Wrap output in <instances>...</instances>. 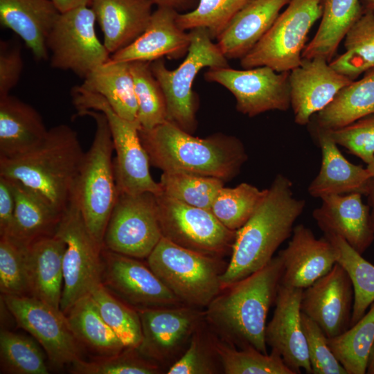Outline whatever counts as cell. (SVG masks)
Returning <instances> with one entry per match:
<instances>
[{
  "label": "cell",
  "mask_w": 374,
  "mask_h": 374,
  "mask_svg": "<svg viewBox=\"0 0 374 374\" xmlns=\"http://www.w3.org/2000/svg\"><path fill=\"white\" fill-rule=\"evenodd\" d=\"M100 316L125 348H138L142 339L138 311L108 290L103 283L90 292Z\"/></svg>",
  "instance_id": "cell-39"
},
{
  "label": "cell",
  "mask_w": 374,
  "mask_h": 374,
  "mask_svg": "<svg viewBox=\"0 0 374 374\" xmlns=\"http://www.w3.org/2000/svg\"><path fill=\"white\" fill-rule=\"evenodd\" d=\"M303 289L279 285L273 317L265 328V341L276 350L295 374H312L308 345L301 323Z\"/></svg>",
  "instance_id": "cell-19"
},
{
  "label": "cell",
  "mask_w": 374,
  "mask_h": 374,
  "mask_svg": "<svg viewBox=\"0 0 374 374\" xmlns=\"http://www.w3.org/2000/svg\"><path fill=\"white\" fill-rule=\"evenodd\" d=\"M163 237L186 249L222 258L231 253L236 231L225 227L210 209L155 195Z\"/></svg>",
  "instance_id": "cell-12"
},
{
  "label": "cell",
  "mask_w": 374,
  "mask_h": 374,
  "mask_svg": "<svg viewBox=\"0 0 374 374\" xmlns=\"http://www.w3.org/2000/svg\"><path fill=\"white\" fill-rule=\"evenodd\" d=\"M162 237L155 195L118 193L103 247L138 259L147 258Z\"/></svg>",
  "instance_id": "cell-13"
},
{
  "label": "cell",
  "mask_w": 374,
  "mask_h": 374,
  "mask_svg": "<svg viewBox=\"0 0 374 374\" xmlns=\"http://www.w3.org/2000/svg\"><path fill=\"white\" fill-rule=\"evenodd\" d=\"M290 0H251L231 19L216 43L227 59L246 55L271 28Z\"/></svg>",
  "instance_id": "cell-27"
},
{
  "label": "cell",
  "mask_w": 374,
  "mask_h": 374,
  "mask_svg": "<svg viewBox=\"0 0 374 374\" xmlns=\"http://www.w3.org/2000/svg\"><path fill=\"white\" fill-rule=\"evenodd\" d=\"M327 341L347 374H365L374 344V302L369 310L344 332Z\"/></svg>",
  "instance_id": "cell-35"
},
{
  "label": "cell",
  "mask_w": 374,
  "mask_h": 374,
  "mask_svg": "<svg viewBox=\"0 0 374 374\" xmlns=\"http://www.w3.org/2000/svg\"><path fill=\"white\" fill-rule=\"evenodd\" d=\"M71 365L73 373L78 374H158L165 371L142 355L137 348H125L116 355L91 362L79 359Z\"/></svg>",
  "instance_id": "cell-47"
},
{
  "label": "cell",
  "mask_w": 374,
  "mask_h": 374,
  "mask_svg": "<svg viewBox=\"0 0 374 374\" xmlns=\"http://www.w3.org/2000/svg\"><path fill=\"white\" fill-rule=\"evenodd\" d=\"M21 46L18 44L0 42V98L10 94L18 84L23 71Z\"/></svg>",
  "instance_id": "cell-50"
},
{
  "label": "cell",
  "mask_w": 374,
  "mask_h": 374,
  "mask_svg": "<svg viewBox=\"0 0 374 374\" xmlns=\"http://www.w3.org/2000/svg\"><path fill=\"white\" fill-rule=\"evenodd\" d=\"M329 132L338 145L345 148L366 164L371 161L374 155V114Z\"/></svg>",
  "instance_id": "cell-49"
},
{
  "label": "cell",
  "mask_w": 374,
  "mask_h": 374,
  "mask_svg": "<svg viewBox=\"0 0 374 374\" xmlns=\"http://www.w3.org/2000/svg\"><path fill=\"white\" fill-rule=\"evenodd\" d=\"M65 242L60 310L65 314L79 299L102 283L103 246L92 237L73 200L63 212L55 233Z\"/></svg>",
  "instance_id": "cell-10"
},
{
  "label": "cell",
  "mask_w": 374,
  "mask_h": 374,
  "mask_svg": "<svg viewBox=\"0 0 374 374\" xmlns=\"http://www.w3.org/2000/svg\"><path fill=\"white\" fill-rule=\"evenodd\" d=\"M9 179L15 199V218L10 236L29 247L35 241L55 235L63 213L37 192Z\"/></svg>",
  "instance_id": "cell-30"
},
{
  "label": "cell",
  "mask_w": 374,
  "mask_h": 374,
  "mask_svg": "<svg viewBox=\"0 0 374 374\" xmlns=\"http://www.w3.org/2000/svg\"><path fill=\"white\" fill-rule=\"evenodd\" d=\"M366 169L368 172H369L371 177H374V155L371 159V161L366 164Z\"/></svg>",
  "instance_id": "cell-56"
},
{
  "label": "cell",
  "mask_w": 374,
  "mask_h": 374,
  "mask_svg": "<svg viewBox=\"0 0 374 374\" xmlns=\"http://www.w3.org/2000/svg\"><path fill=\"white\" fill-rule=\"evenodd\" d=\"M344 38L345 52L330 64L339 73L355 80L374 68V13L364 10Z\"/></svg>",
  "instance_id": "cell-37"
},
{
  "label": "cell",
  "mask_w": 374,
  "mask_h": 374,
  "mask_svg": "<svg viewBox=\"0 0 374 374\" xmlns=\"http://www.w3.org/2000/svg\"><path fill=\"white\" fill-rule=\"evenodd\" d=\"M151 0H91L110 55L134 42L147 28L153 12Z\"/></svg>",
  "instance_id": "cell-25"
},
{
  "label": "cell",
  "mask_w": 374,
  "mask_h": 374,
  "mask_svg": "<svg viewBox=\"0 0 374 374\" xmlns=\"http://www.w3.org/2000/svg\"><path fill=\"white\" fill-rule=\"evenodd\" d=\"M27 336L3 330L0 332L1 373L48 374V368L39 346Z\"/></svg>",
  "instance_id": "cell-43"
},
{
  "label": "cell",
  "mask_w": 374,
  "mask_h": 374,
  "mask_svg": "<svg viewBox=\"0 0 374 374\" xmlns=\"http://www.w3.org/2000/svg\"><path fill=\"white\" fill-rule=\"evenodd\" d=\"M96 123L92 143L84 152L75 181L72 199L79 208L87 229L100 245L118 195L112 154L114 151L108 122L100 112H78Z\"/></svg>",
  "instance_id": "cell-5"
},
{
  "label": "cell",
  "mask_w": 374,
  "mask_h": 374,
  "mask_svg": "<svg viewBox=\"0 0 374 374\" xmlns=\"http://www.w3.org/2000/svg\"><path fill=\"white\" fill-rule=\"evenodd\" d=\"M267 191V188L260 190L247 183H242L234 188L223 186L210 210L225 227L237 231L250 218Z\"/></svg>",
  "instance_id": "cell-42"
},
{
  "label": "cell",
  "mask_w": 374,
  "mask_h": 374,
  "mask_svg": "<svg viewBox=\"0 0 374 374\" xmlns=\"http://www.w3.org/2000/svg\"><path fill=\"white\" fill-rule=\"evenodd\" d=\"M283 271L277 255L259 270L224 288L206 307L205 321L222 341L267 354L266 321Z\"/></svg>",
  "instance_id": "cell-1"
},
{
  "label": "cell",
  "mask_w": 374,
  "mask_h": 374,
  "mask_svg": "<svg viewBox=\"0 0 374 374\" xmlns=\"http://www.w3.org/2000/svg\"><path fill=\"white\" fill-rule=\"evenodd\" d=\"M314 136L321 151V164L316 177L308 187L315 198L352 193L366 194L372 178L366 168L348 161L328 130L314 127Z\"/></svg>",
  "instance_id": "cell-24"
},
{
  "label": "cell",
  "mask_w": 374,
  "mask_h": 374,
  "mask_svg": "<svg viewBox=\"0 0 374 374\" xmlns=\"http://www.w3.org/2000/svg\"><path fill=\"white\" fill-rule=\"evenodd\" d=\"M157 7H166L179 10L191 8L196 0H151Z\"/></svg>",
  "instance_id": "cell-52"
},
{
  "label": "cell",
  "mask_w": 374,
  "mask_h": 374,
  "mask_svg": "<svg viewBox=\"0 0 374 374\" xmlns=\"http://www.w3.org/2000/svg\"><path fill=\"white\" fill-rule=\"evenodd\" d=\"M84 154L77 132L58 125L33 150L0 159V176L21 182L63 213L72 199Z\"/></svg>",
  "instance_id": "cell-4"
},
{
  "label": "cell",
  "mask_w": 374,
  "mask_h": 374,
  "mask_svg": "<svg viewBox=\"0 0 374 374\" xmlns=\"http://www.w3.org/2000/svg\"><path fill=\"white\" fill-rule=\"evenodd\" d=\"M362 196L352 193L324 197L312 216L324 234L340 236L362 255L372 244L374 232L370 206L363 202Z\"/></svg>",
  "instance_id": "cell-22"
},
{
  "label": "cell",
  "mask_w": 374,
  "mask_h": 374,
  "mask_svg": "<svg viewBox=\"0 0 374 374\" xmlns=\"http://www.w3.org/2000/svg\"><path fill=\"white\" fill-rule=\"evenodd\" d=\"M146 259L151 270L184 305L206 308L222 290L221 276L228 263L221 257L186 249L162 237Z\"/></svg>",
  "instance_id": "cell-6"
},
{
  "label": "cell",
  "mask_w": 374,
  "mask_h": 374,
  "mask_svg": "<svg viewBox=\"0 0 374 374\" xmlns=\"http://www.w3.org/2000/svg\"><path fill=\"white\" fill-rule=\"evenodd\" d=\"M222 179L186 172H163L160 181L162 194L192 206L210 209Z\"/></svg>",
  "instance_id": "cell-41"
},
{
  "label": "cell",
  "mask_w": 374,
  "mask_h": 374,
  "mask_svg": "<svg viewBox=\"0 0 374 374\" xmlns=\"http://www.w3.org/2000/svg\"><path fill=\"white\" fill-rule=\"evenodd\" d=\"M137 311L142 330V339L137 349L163 368L165 366L168 369L180 358L193 335L205 321L204 310L187 305Z\"/></svg>",
  "instance_id": "cell-14"
},
{
  "label": "cell",
  "mask_w": 374,
  "mask_h": 374,
  "mask_svg": "<svg viewBox=\"0 0 374 374\" xmlns=\"http://www.w3.org/2000/svg\"><path fill=\"white\" fill-rule=\"evenodd\" d=\"M65 315L78 342L99 357L116 355L125 348L102 318L89 294L75 302Z\"/></svg>",
  "instance_id": "cell-34"
},
{
  "label": "cell",
  "mask_w": 374,
  "mask_h": 374,
  "mask_svg": "<svg viewBox=\"0 0 374 374\" xmlns=\"http://www.w3.org/2000/svg\"><path fill=\"white\" fill-rule=\"evenodd\" d=\"M278 255L283 265L280 284L303 290L326 275L337 262L330 241L325 236L317 239L301 224L294 227L287 246Z\"/></svg>",
  "instance_id": "cell-21"
},
{
  "label": "cell",
  "mask_w": 374,
  "mask_h": 374,
  "mask_svg": "<svg viewBox=\"0 0 374 374\" xmlns=\"http://www.w3.org/2000/svg\"><path fill=\"white\" fill-rule=\"evenodd\" d=\"M353 301L352 281L336 262L329 272L303 290L301 311L330 338L349 328Z\"/></svg>",
  "instance_id": "cell-18"
},
{
  "label": "cell",
  "mask_w": 374,
  "mask_h": 374,
  "mask_svg": "<svg viewBox=\"0 0 374 374\" xmlns=\"http://www.w3.org/2000/svg\"><path fill=\"white\" fill-rule=\"evenodd\" d=\"M28 248L10 236H0L1 294L29 296Z\"/></svg>",
  "instance_id": "cell-46"
},
{
  "label": "cell",
  "mask_w": 374,
  "mask_h": 374,
  "mask_svg": "<svg viewBox=\"0 0 374 374\" xmlns=\"http://www.w3.org/2000/svg\"><path fill=\"white\" fill-rule=\"evenodd\" d=\"M15 211V199L10 181L0 176V236L10 235Z\"/></svg>",
  "instance_id": "cell-51"
},
{
  "label": "cell",
  "mask_w": 374,
  "mask_h": 374,
  "mask_svg": "<svg viewBox=\"0 0 374 374\" xmlns=\"http://www.w3.org/2000/svg\"><path fill=\"white\" fill-rule=\"evenodd\" d=\"M129 63L138 105L137 120L141 129L150 130L168 121L165 96L152 71L150 62Z\"/></svg>",
  "instance_id": "cell-40"
},
{
  "label": "cell",
  "mask_w": 374,
  "mask_h": 374,
  "mask_svg": "<svg viewBox=\"0 0 374 374\" xmlns=\"http://www.w3.org/2000/svg\"><path fill=\"white\" fill-rule=\"evenodd\" d=\"M305 202L294 195L292 181L278 174L247 222L236 231L227 267L221 276L222 290L267 264L292 234Z\"/></svg>",
  "instance_id": "cell-2"
},
{
  "label": "cell",
  "mask_w": 374,
  "mask_h": 374,
  "mask_svg": "<svg viewBox=\"0 0 374 374\" xmlns=\"http://www.w3.org/2000/svg\"><path fill=\"white\" fill-rule=\"evenodd\" d=\"M2 299L17 325L42 346L53 366L62 368L80 359V343L60 310L30 296L2 294Z\"/></svg>",
  "instance_id": "cell-16"
},
{
  "label": "cell",
  "mask_w": 374,
  "mask_h": 374,
  "mask_svg": "<svg viewBox=\"0 0 374 374\" xmlns=\"http://www.w3.org/2000/svg\"><path fill=\"white\" fill-rule=\"evenodd\" d=\"M178 11L157 7L153 11L145 31L131 44L111 55L113 62H152L162 59H179L187 54L190 35L179 27Z\"/></svg>",
  "instance_id": "cell-23"
},
{
  "label": "cell",
  "mask_w": 374,
  "mask_h": 374,
  "mask_svg": "<svg viewBox=\"0 0 374 374\" xmlns=\"http://www.w3.org/2000/svg\"><path fill=\"white\" fill-rule=\"evenodd\" d=\"M71 95L77 112L91 109L106 116L116 153L114 167L118 193H161L159 183L153 179L150 172V159L141 141L139 121L121 117L103 97L80 85L74 86Z\"/></svg>",
  "instance_id": "cell-7"
},
{
  "label": "cell",
  "mask_w": 374,
  "mask_h": 374,
  "mask_svg": "<svg viewBox=\"0 0 374 374\" xmlns=\"http://www.w3.org/2000/svg\"><path fill=\"white\" fill-rule=\"evenodd\" d=\"M364 10L374 13V0H360Z\"/></svg>",
  "instance_id": "cell-55"
},
{
  "label": "cell",
  "mask_w": 374,
  "mask_h": 374,
  "mask_svg": "<svg viewBox=\"0 0 374 374\" xmlns=\"http://www.w3.org/2000/svg\"><path fill=\"white\" fill-rule=\"evenodd\" d=\"M60 12L51 0H0V23L15 33L37 60H46L48 35Z\"/></svg>",
  "instance_id": "cell-26"
},
{
  "label": "cell",
  "mask_w": 374,
  "mask_h": 374,
  "mask_svg": "<svg viewBox=\"0 0 374 374\" xmlns=\"http://www.w3.org/2000/svg\"><path fill=\"white\" fill-rule=\"evenodd\" d=\"M94 12L81 6L60 12L46 39L52 68L71 71L84 79L110 60L111 55L96 35Z\"/></svg>",
  "instance_id": "cell-11"
},
{
  "label": "cell",
  "mask_w": 374,
  "mask_h": 374,
  "mask_svg": "<svg viewBox=\"0 0 374 374\" xmlns=\"http://www.w3.org/2000/svg\"><path fill=\"white\" fill-rule=\"evenodd\" d=\"M102 283L135 309L183 304L140 259L102 249Z\"/></svg>",
  "instance_id": "cell-17"
},
{
  "label": "cell",
  "mask_w": 374,
  "mask_h": 374,
  "mask_svg": "<svg viewBox=\"0 0 374 374\" xmlns=\"http://www.w3.org/2000/svg\"><path fill=\"white\" fill-rule=\"evenodd\" d=\"M301 323L307 341L312 374H347L329 347L323 331L302 312Z\"/></svg>",
  "instance_id": "cell-48"
},
{
  "label": "cell",
  "mask_w": 374,
  "mask_h": 374,
  "mask_svg": "<svg viewBox=\"0 0 374 374\" xmlns=\"http://www.w3.org/2000/svg\"><path fill=\"white\" fill-rule=\"evenodd\" d=\"M215 334L204 321L193 335L185 352L166 373H222V366L215 348Z\"/></svg>",
  "instance_id": "cell-44"
},
{
  "label": "cell",
  "mask_w": 374,
  "mask_h": 374,
  "mask_svg": "<svg viewBox=\"0 0 374 374\" xmlns=\"http://www.w3.org/2000/svg\"><path fill=\"white\" fill-rule=\"evenodd\" d=\"M189 33L190 44L188 53L177 68L168 69L163 58L150 62V66L165 96L167 120L191 133L197 127V97L193 90L195 77L204 67L229 65L228 59L217 44L212 42L205 28H194Z\"/></svg>",
  "instance_id": "cell-8"
},
{
  "label": "cell",
  "mask_w": 374,
  "mask_h": 374,
  "mask_svg": "<svg viewBox=\"0 0 374 374\" xmlns=\"http://www.w3.org/2000/svg\"><path fill=\"white\" fill-rule=\"evenodd\" d=\"M322 12L323 0H290L268 31L240 59L241 66H267L277 72L299 66L308 35Z\"/></svg>",
  "instance_id": "cell-9"
},
{
  "label": "cell",
  "mask_w": 374,
  "mask_h": 374,
  "mask_svg": "<svg viewBox=\"0 0 374 374\" xmlns=\"http://www.w3.org/2000/svg\"><path fill=\"white\" fill-rule=\"evenodd\" d=\"M364 11L360 0H323L320 25L305 46L302 58L319 57L330 62L340 42Z\"/></svg>",
  "instance_id": "cell-31"
},
{
  "label": "cell",
  "mask_w": 374,
  "mask_h": 374,
  "mask_svg": "<svg viewBox=\"0 0 374 374\" xmlns=\"http://www.w3.org/2000/svg\"><path fill=\"white\" fill-rule=\"evenodd\" d=\"M289 76L290 71L277 72L267 66L211 68L204 73L206 81L226 88L235 98L237 110L250 117L291 107Z\"/></svg>",
  "instance_id": "cell-15"
},
{
  "label": "cell",
  "mask_w": 374,
  "mask_h": 374,
  "mask_svg": "<svg viewBox=\"0 0 374 374\" xmlns=\"http://www.w3.org/2000/svg\"><path fill=\"white\" fill-rule=\"evenodd\" d=\"M324 236L335 249L337 262L346 271L352 281L354 301L350 327L366 314L374 302V265L340 236L331 233H325Z\"/></svg>",
  "instance_id": "cell-36"
},
{
  "label": "cell",
  "mask_w": 374,
  "mask_h": 374,
  "mask_svg": "<svg viewBox=\"0 0 374 374\" xmlns=\"http://www.w3.org/2000/svg\"><path fill=\"white\" fill-rule=\"evenodd\" d=\"M291 107L294 121L308 124L326 107L338 92L353 80L335 70L326 59H302L301 64L290 71Z\"/></svg>",
  "instance_id": "cell-20"
},
{
  "label": "cell",
  "mask_w": 374,
  "mask_h": 374,
  "mask_svg": "<svg viewBox=\"0 0 374 374\" xmlns=\"http://www.w3.org/2000/svg\"><path fill=\"white\" fill-rule=\"evenodd\" d=\"M48 131L31 105L10 94L0 98V159L33 150L43 142Z\"/></svg>",
  "instance_id": "cell-28"
},
{
  "label": "cell",
  "mask_w": 374,
  "mask_h": 374,
  "mask_svg": "<svg viewBox=\"0 0 374 374\" xmlns=\"http://www.w3.org/2000/svg\"><path fill=\"white\" fill-rule=\"evenodd\" d=\"M366 195L371 208V224L374 232V177H372L369 181Z\"/></svg>",
  "instance_id": "cell-53"
},
{
  "label": "cell",
  "mask_w": 374,
  "mask_h": 374,
  "mask_svg": "<svg viewBox=\"0 0 374 374\" xmlns=\"http://www.w3.org/2000/svg\"><path fill=\"white\" fill-rule=\"evenodd\" d=\"M66 244L55 235L42 238L28 248L29 296L60 310L63 257Z\"/></svg>",
  "instance_id": "cell-29"
},
{
  "label": "cell",
  "mask_w": 374,
  "mask_h": 374,
  "mask_svg": "<svg viewBox=\"0 0 374 374\" xmlns=\"http://www.w3.org/2000/svg\"><path fill=\"white\" fill-rule=\"evenodd\" d=\"M374 114V68L343 87L333 100L316 114V127L333 130Z\"/></svg>",
  "instance_id": "cell-33"
},
{
  "label": "cell",
  "mask_w": 374,
  "mask_h": 374,
  "mask_svg": "<svg viewBox=\"0 0 374 374\" xmlns=\"http://www.w3.org/2000/svg\"><path fill=\"white\" fill-rule=\"evenodd\" d=\"M215 348L225 374H295L273 349L265 354L252 347L238 348L216 335Z\"/></svg>",
  "instance_id": "cell-38"
},
{
  "label": "cell",
  "mask_w": 374,
  "mask_h": 374,
  "mask_svg": "<svg viewBox=\"0 0 374 374\" xmlns=\"http://www.w3.org/2000/svg\"><path fill=\"white\" fill-rule=\"evenodd\" d=\"M251 0H199L190 12L178 13L177 25L184 30L205 28L212 39H217L234 16Z\"/></svg>",
  "instance_id": "cell-45"
},
{
  "label": "cell",
  "mask_w": 374,
  "mask_h": 374,
  "mask_svg": "<svg viewBox=\"0 0 374 374\" xmlns=\"http://www.w3.org/2000/svg\"><path fill=\"white\" fill-rule=\"evenodd\" d=\"M150 164L163 172H186L227 181L235 177L247 160L243 143L236 137L215 134L193 136L170 121L140 130Z\"/></svg>",
  "instance_id": "cell-3"
},
{
  "label": "cell",
  "mask_w": 374,
  "mask_h": 374,
  "mask_svg": "<svg viewBox=\"0 0 374 374\" xmlns=\"http://www.w3.org/2000/svg\"><path fill=\"white\" fill-rule=\"evenodd\" d=\"M80 86L103 97L121 117L137 120L138 105L129 62L109 60L89 73Z\"/></svg>",
  "instance_id": "cell-32"
},
{
  "label": "cell",
  "mask_w": 374,
  "mask_h": 374,
  "mask_svg": "<svg viewBox=\"0 0 374 374\" xmlns=\"http://www.w3.org/2000/svg\"><path fill=\"white\" fill-rule=\"evenodd\" d=\"M366 373L374 374V344L370 354Z\"/></svg>",
  "instance_id": "cell-54"
}]
</instances>
